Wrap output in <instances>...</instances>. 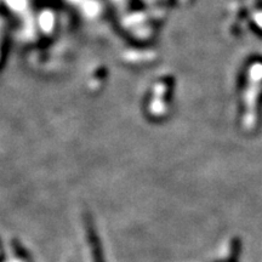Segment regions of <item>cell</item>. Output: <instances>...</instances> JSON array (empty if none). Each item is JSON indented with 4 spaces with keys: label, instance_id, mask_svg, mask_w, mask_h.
<instances>
[{
    "label": "cell",
    "instance_id": "cell-2",
    "mask_svg": "<svg viewBox=\"0 0 262 262\" xmlns=\"http://www.w3.org/2000/svg\"><path fill=\"white\" fill-rule=\"evenodd\" d=\"M12 247H13V250H15L16 255L18 256V258L21 259V260H23L25 262H32V259H31V255H29V253L27 251L25 248L22 247V245L20 244L18 242H13L12 243Z\"/></svg>",
    "mask_w": 262,
    "mask_h": 262
},
{
    "label": "cell",
    "instance_id": "cell-1",
    "mask_svg": "<svg viewBox=\"0 0 262 262\" xmlns=\"http://www.w3.org/2000/svg\"><path fill=\"white\" fill-rule=\"evenodd\" d=\"M84 227H85V234H87V243H89L90 250H91V258L93 262H106L105 256H103V250L101 247L100 238L98 234L96 233L95 224L91 216L89 214L84 215Z\"/></svg>",
    "mask_w": 262,
    "mask_h": 262
}]
</instances>
